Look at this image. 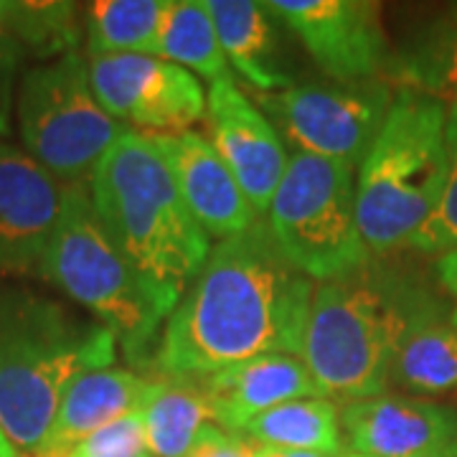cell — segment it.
Segmentation results:
<instances>
[{
	"label": "cell",
	"instance_id": "1",
	"mask_svg": "<svg viewBox=\"0 0 457 457\" xmlns=\"http://www.w3.org/2000/svg\"><path fill=\"white\" fill-rule=\"evenodd\" d=\"M315 282L282 254L264 219L212 246L168 315L155 363L165 378L198 381L221 369L300 356Z\"/></svg>",
	"mask_w": 457,
	"mask_h": 457
},
{
	"label": "cell",
	"instance_id": "2",
	"mask_svg": "<svg viewBox=\"0 0 457 457\" xmlns=\"http://www.w3.org/2000/svg\"><path fill=\"white\" fill-rule=\"evenodd\" d=\"M417 272L371 257L312 290L303 361L328 399L361 402L392 386L399 348L411 330L450 315Z\"/></svg>",
	"mask_w": 457,
	"mask_h": 457
},
{
	"label": "cell",
	"instance_id": "3",
	"mask_svg": "<svg viewBox=\"0 0 457 457\" xmlns=\"http://www.w3.org/2000/svg\"><path fill=\"white\" fill-rule=\"evenodd\" d=\"M117 351L110 328L0 275V427L18 455H36L66 386Z\"/></svg>",
	"mask_w": 457,
	"mask_h": 457
},
{
	"label": "cell",
	"instance_id": "4",
	"mask_svg": "<svg viewBox=\"0 0 457 457\" xmlns=\"http://www.w3.org/2000/svg\"><path fill=\"white\" fill-rule=\"evenodd\" d=\"M89 194L114 245L170 315L209 257L212 237L183 204L153 137L122 132L92 173Z\"/></svg>",
	"mask_w": 457,
	"mask_h": 457
},
{
	"label": "cell",
	"instance_id": "5",
	"mask_svg": "<svg viewBox=\"0 0 457 457\" xmlns=\"http://www.w3.org/2000/svg\"><path fill=\"white\" fill-rule=\"evenodd\" d=\"M447 183V104L396 89L392 110L356 173V216L371 257L411 245Z\"/></svg>",
	"mask_w": 457,
	"mask_h": 457
},
{
	"label": "cell",
	"instance_id": "6",
	"mask_svg": "<svg viewBox=\"0 0 457 457\" xmlns=\"http://www.w3.org/2000/svg\"><path fill=\"white\" fill-rule=\"evenodd\" d=\"M38 275L110 328L132 366L145 363L168 312L104 228L89 183L64 186Z\"/></svg>",
	"mask_w": 457,
	"mask_h": 457
},
{
	"label": "cell",
	"instance_id": "7",
	"mask_svg": "<svg viewBox=\"0 0 457 457\" xmlns=\"http://www.w3.org/2000/svg\"><path fill=\"white\" fill-rule=\"evenodd\" d=\"M282 254L312 282L371 260L356 216V168L295 150L264 213Z\"/></svg>",
	"mask_w": 457,
	"mask_h": 457
},
{
	"label": "cell",
	"instance_id": "8",
	"mask_svg": "<svg viewBox=\"0 0 457 457\" xmlns=\"http://www.w3.org/2000/svg\"><path fill=\"white\" fill-rule=\"evenodd\" d=\"M18 130L36 163L62 186H74L89 183L128 128L104 112L89 82V64L74 51L26 71L18 92Z\"/></svg>",
	"mask_w": 457,
	"mask_h": 457
},
{
	"label": "cell",
	"instance_id": "9",
	"mask_svg": "<svg viewBox=\"0 0 457 457\" xmlns=\"http://www.w3.org/2000/svg\"><path fill=\"white\" fill-rule=\"evenodd\" d=\"M272 125L297 150L359 170L376 143L396 97L389 79L293 84L275 95H257Z\"/></svg>",
	"mask_w": 457,
	"mask_h": 457
},
{
	"label": "cell",
	"instance_id": "10",
	"mask_svg": "<svg viewBox=\"0 0 457 457\" xmlns=\"http://www.w3.org/2000/svg\"><path fill=\"white\" fill-rule=\"evenodd\" d=\"M87 64L95 97L128 130L179 135L206 120V89L183 66L137 54L97 56Z\"/></svg>",
	"mask_w": 457,
	"mask_h": 457
},
{
	"label": "cell",
	"instance_id": "11",
	"mask_svg": "<svg viewBox=\"0 0 457 457\" xmlns=\"http://www.w3.org/2000/svg\"><path fill=\"white\" fill-rule=\"evenodd\" d=\"M272 13L297 36L330 82L389 79L394 51L381 5L369 0H272Z\"/></svg>",
	"mask_w": 457,
	"mask_h": 457
},
{
	"label": "cell",
	"instance_id": "12",
	"mask_svg": "<svg viewBox=\"0 0 457 457\" xmlns=\"http://www.w3.org/2000/svg\"><path fill=\"white\" fill-rule=\"evenodd\" d=\"M206 128L209 143L242 186L257 219H264L290 161L278 128L234 84V77L209 84Z\"/></svg>",
	"mask_w": 457,
	"mask_h": 457
},
{
	"label": "cell",
	"instance_id": "13",
	"mask_svg": "<svg viewBox=\"0 0 457 457\" xmlns=\"http://www.w3.org/2000/svg\"><path fill=\"white\" fill-rule=\"evenodd\" d=\"M64 186L21 147L0 140V275L38 272Z\"/></svg>",
	"mask_w": 457,
	"mask_h": 457
},
{
	"label": "cell",
	"instance_id": "14",
	"mask_svg": "<svg viewBox=\"0 0 457 457\" xmlns=\"http://www.w3.org/2000/svg\"><path fill=\"white\" fill-rule=\"evenodd\" d=\"M345 453L420 457L457 445V409L417 396L381 394L341 407Z\"/></svg>",
	"mask_w": 457,
	"mask_h": 457
},
{
	"label": "cell",
	"instance_id": "15",
	"mask_svg": "<svg viewBox=\"0 0 457 457\" xmlns=\"http://www.w3.org/2000/svg\"><path fill=\"white\" fill-rule=\"evenodd\" d=\"M150 137L161 150L183 204L212 239L224 242L257 221L242 186L206 137L194 130Z\"/></svg>",
	"mask_w": 457,
	"mask_h": 457
},
{
	"label": "cell",
	"instance_id": "16",
	"mask_svg": "<svg viewBox=\"0 0 457 457\" xmlns=\"http://www.w3.org/2000/svg\"><path fill=\"white\" fill-rule=\"evenodd\" d=\"M209 404L212 420L231 435L260 414L293 399L323 396L300 356H262L221 369L196 381Z\"/></svg>",
	"mask_w": 457,
	"mask_h": 457
},
{
	"label": "cell",
	"instance_id": "17",
	"mask_svg": "<svg viewBox=\"0 0 457 457\" xmlns=\"http://www.w3.org/2000/svg\"><path fill=\"white\" fill-rule=\"evenodd\" d=\"M153 386V378L120 366L95 369L77 376L66 386L46 440L31 457H64L71 447H77L97 429L143 407Z\"/></svg>",
	"mask_w": 457,
	"mask_h": 457
},
{
	"label": "cell",
	"instance_id": "18",
	"mask_svg": "<svg viewBox=\"0 0 457 457\" xmlns=\"http://www.w3.org/2000/svg\"><path fill=\"white\" fill-rule=\"evenodd\" d=\"M228 69H234L257 95H275L293 87L279 64V18L270 3L257 0H206Z\"/></svg>",
	"mask_w": 457,
	"mask_h": 457
},
{
	"label": "cell",
	"instance_id": "19",
	"mask_svg": "<svg viewBox=\"0 0 457 457\" xmlns=\"http://www.w3.org/2000/svg\"><path fill=\"white\" fill-rule=\"evenodd\" d=\"M150 457H188L212 425L209 404L191 378H161L143 404Z\"/></svg>",
	"mask_w": 457,
	"mask_h": 457
},
{
	"label": "cell",
	"instance_id": "20",
	"mask_svg": "<svg viewBox=\"0 0 457 457\" xmlns=\"http://www.w3.org/2000/svg\"><path fill=\"white\" fill-rule=\"evenodd\" d=\"M249 445L345 455L341 407L328 396L293 399L252 420L242 432ZM239 435V437H242Z\"/></svg>",
	"mask_w": 457,
	"mask_h": 457
},
{
	"label": "cell",
	"instance_id": "21",
	"mask_svg": "<svg viewBox=\"0 0 457 457\" xmlns=\"http://www.w3.org/2000/svg\"><path fill=\"white\" fill-rule=\"evenodd\" d=\"M170 0H97L87 11V59L158 56Z\"/></svg>",
	"mask_w": 457,
	"mask_h": 457
},
{
	"label": "cell",
	"instance_id": "22",
	"mask_svg": "<svg viewBox=\"0 0 457 457\" xmlns=\"http://www.w3.org/2000/svg\"><path fill=\"white\" fill-rule=\"evenodd\" d=\"M389 82L457 107V13L425 26L394 54Z\"/></svg>",
	"mask_w": 457,
	"mask_h": 457
},
{
	"label": "cell",
	"instance_id": "23",
	"mask_svg": "<svg viewBox=\"0 0 457 457\" xmlns=\"http://www.w3.org/2000/svg\"><path fill=\"white\" fill-rule=\"evenodd\" d=\"M392 384L409 394H457V326L450 315L411 330L399 348Z\"/></svg>",
	"mask_w": 457,
	"mask_h": 457
},
{
	"label": "cell",
	"instance_id": "24",
	"mask_svg": "<svg viewBox=\"0 0 457 457\" xmlns=\"http://www.w3.org/2000/svg\"><path fill=\"white\" fill-rule=\"evenodd\" d=\"M158 59L183 66L209 84L228 79V62L206 0H170L161 31Z\"/></svg>",
	"mask_w": 457,
	"mask_h": 457
},
{
	"label": "cell",
	"instance_id": "25",
	"mask_svg": "<svg viewBox=\"0 0 457 457\" xmlns=\"http://www.w3.org/2000/svg\"><path fill=\"white\" fill-rule=\"evenodd\" d=\"M0 23L38 56H66L79 44L74 3H3Z\"/></svg>",
	"mask_w": 457,
	"mask_h": 457
},
{
	"label": "cell",
	"instance_id": "26",
	"mask_svg": "<svg viewBox=\"0 0 457 457\" xmlns=\"http://www.w3.org/2000/svg\"><path fill=\"white\" fill-rule=\"evenodd\" d=\"M409 249L437 254L457 249V107H447V183L440 204L411 239Z\"/></svg>",
	"mask_w": 457,
	"mask_h": 457
},
{
	"label": "cell",
	"instance_id": "27",
	"mask_svg": "<svg viewBox=\"0 0 457 457\" xmlns=\"http://www.w3.org/2000/svg\"><path fill=\"white\" fill-rule=\"evenodd\" d=\"M145 422L143 407L114 420L112 425L102 427L89 435L77 447H71L64 457H145Z\"/></svg>",
	"mask_w": 457,
	"mask_h": 457
},
{
	"label": "cell",
	"instance_id": "28",
	"mask_svg": "<svg viewBox=\"0 0 457 457\" xmlns=\"http://www.w3.org/2000/svg\"><path fill=\"white\" fill-rule=\"evenodd\" d=\"M252 455V445L242 440L239 435H231L219 425H212L204 437L198 440L194 453L188 457H249Z\"/></svg>",
	"mask_w": 457,
	"mask_h": 457
},
{
	"label": "cell",
	"instance_id": "29",
	"mask_svg": "<svg viewBox=\"0 0 457 457\" xmlns=\"http://www.w3.org/2000/svg\"><path fill=\"white\" fill-rule=\"evenodd\" d=\"M437 279L453 297V311H450V320L457 326V249L445 252L437 262Z\"/></svg>",
	"mask_w": 457,
	"mask_h": 457
},
{
	"label": "cell",
	"instance_id": "30",
	"mask_svg": "<svg viewBox=\"0 0 457 457\" xmlns=\"http://www.w3.org/2000/svg\"><path fill=\"white\" fill-rule=\"evenodd\" d=\"M254 457H343V455H328V453H308V450H282V447H260L252 445Z\"/></svg>",
	"mask_w": 457,
	"mask_h": 457
},
{
	"label": "cell",
	"instance_id": "31",
	"mask_svg": "<svg viewBox=\"0 0 457 457\" xmlns=\"http://www.w3.org/2000/svg\"><path fill=\"white\" fill-rule=\"evenodd\" d=\"M0 457H21L18 455V450L11 445V440L5 437V432H3V427H0Z\"/></svg>",
	"mask_w": 457,
	"mask_h": 457
},
{
	"label": "cell",
	"instance_id": "32",
	"mask_svg": "<svg viewBox=\"0 0 457 457\" xmlns=\"http://www.w3.org/2000/svg\"><path fill=\"white\" fill-rule=\"evenodd\" d=\"M343 457H359V455H351V453H345ZM420 457H457V445L447 447V450H440V453H432V455H420Z\"/></svg>",
	"mask_w": 457,
	"mask_h": 457
},
{
	"label": "cell",
	"instance_id": "33",
	"mask_svg": "<svg viewBox=\"0 0 457 457\" xmlns=\"http://www.w3.org/2000/svg\"><path fill=\"white\" fill-rule=\"evenodd\" d=\"M249 457H254V453H252V455H249Z\"/></svg>",
	"mask_w": 457,
	"mask_h": 457
},
{
	"label": "cell",
	"instance_id": "34",
	"mask_svg": "<svg viewBox=\"0 0 457 457\" xmlns=\"http://www.w3.org/2000/svg\"><path fill=\"white\" fill-rule=\"evenodd\" d=\"M0 8H3V3H0Z\"/></svg>",
	"mask_w": 457,
	"mask_h": 457
},
{
	"label": "cell",
	"instance_id": "35",
	"mask_svg": "<svg viewBox=\"0 0 457 457\" xmlns=\"http://www.w3.org/2000/svg\"><path fill=\"white\" fill-rule=\"evenodd\" d=\"M145 457H150V455H145Z\"/></svg>",
	"mask_w": 457,
	"mask_h": 457
},
{
	"label": "cell",
	"instance_id": "36",
	"mask_svg": "<svg viewBox=\"0 0 457 457\" xmlns=\"http://www.w3.org/2000/svg\"><path fill=\"white\" fill-rule=\"evenodd\" d=\"M455 13H457V11H455Z\"/></svg>",
	"mask_w": 457,
	"mask_h": 457
}]
</instances>
